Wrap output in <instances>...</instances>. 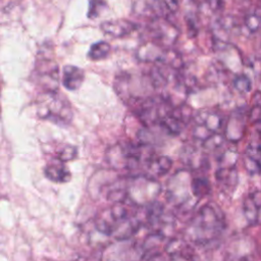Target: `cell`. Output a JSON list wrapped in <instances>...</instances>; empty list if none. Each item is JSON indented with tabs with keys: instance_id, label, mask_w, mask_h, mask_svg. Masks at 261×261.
Segmentation results:
<instances>
[{
	"instance_id": "obj_1",
	"label": "cell",
	"mask_w": 261,
	"mask_h": 261,
	"mask_svg": "<svg viewBox=\"0 0 261 261\" xmlns=\"http://www.w3.org/2000/svg\"><path fill=\"white\" fill-rule=\"evenodd\" d=\"M37 113L41 118L61 125L70 123L73 117L70 103L58 90L44 91L38 100Z\"/></svg>"
},
{
	"instance_id": "obj_2",
	"label": "cell",
	"mask_w": 261,
	"mask_h": 261,
	"mask_svg": "<svg viewBox=\"0 0 261 261\" xmlns=\"http://www.w3.org/2000/svg\"><path fill=\"white\" fill-rule=\"evenodd\" d=\"M219 228V218L214 209L207 205L200 209L196 216L191 220L186 229L189 242L195 244H205Z\"/></svg>"
},
{
	"instance_id": "obj_3",
	"label": "cell",
	"mask_w": 261,
	"mask_h": 261,
	"mask_svg": "<svg viewBox=\"0 0 261 261\" xmlns=\"http://www.w3.org/2000/svg\"><path fill=\"white\" fill-rule=\"evenodd\" d=\"M144 145L133 142H121L110 147L106 152V160L108 164L117 170L128 169L132 170L139 166Z\"/></svg>"
},
{
	"instance_id": "obj_4",
	"label": "cell",
	"mask_w": 261,
	"mask_h": 261,
	"mask_svg": "<svg viewBox=\"0 0 261 261\" xmlns=\"http://www.w3.org/2000/svg\"><path fill=\"white\" fill-rule=\"evenodd\" d=\"M191 180L188 170H180L169 178L166 189L167 200L178 210L186 212L191 211L195 205Z\"/></svg>"
},
{
	"instance_id": "obj_5",
	"label": "cell",
	"mask_w": 261,
	"mask_h": 261,
	"mask_svg": "<svg viewBox=\"0 0 261 261\" xmlns=\"http://www.w3.org/2000/svg\"><path fill=\"white\" fill-rule=\"evenodd\" d=\"M127 200L137 206H146L153 201L160 192V185L156 178L148 175L134 176L125 185Z\"/></svg>"
},
{
	"instance_id": "obj_6",
	"label": "cell",
	"mask_w": 261,
	"mask_h": 261,
	"mask_svg": "<svg viewBox=\"0 0 261 261\" xmlns=\"http://www.w3.org/2000/svg\"><path fill=\"white\" fill-rule=\"evenodd\" d=\"M149 33L152 37V41L165 48H171L179 36L177 27L167 17L163 16H157L151 21L149 25Z\"/></svg>"
},
{
	"instance_id": "obj_7",
	"label": "cell",
	"mask_w": 261,
	"mask_h": 261,
	"mask_svg": "<svg viewBox=\"0 0 261 261\" xmlns=\"http://www.w3.org/2000/svg\"><path fill=\"white\" fill-rule=\"evenodd\" d=\"M38 81L44 91L58 90V65L52 60H40L35 70Z\"/></svg>"
},
{
	"instance_id": "obj_8",
	"label": "cell",
	"mask_w": 261,
	"mask_h": 261,
	"mask_svg": "<svg viewBox=\"0 0 261 261\" xmlns=\"http://www.w3.org/2000/svg\"><path fill=\"white\" fill-rule=\"evenodd\" d=\"M167 49L154 41H148L138 48L136 56L142 62L162 63Z\"/></svg>"
},
{
	"instance_id": "obj_9",
	"label": "cell",
	"mask_w": 261,
	"mask_h": 261,
	"mask_svg": "<svg viewBox=\"0 0 261 261\" xmlns=\"http://www.w3.org/2000/svg\"><path fill=\"white\" fill-rule=\"evenodd\" d=\"M137 29L138 25L127 19H112L101 23V30L113 38H123L134 33Z\"/></svg>"
},
{
	"instance_id": "obj_10",
	"label": "cell",
	"mask_w": 261,
	"mask_h": 261,
	"mask_svg": "<svg viewBox=\"0 0 261 261\" xmlns=\"http://www.w3.org/2000/svg\"><path fill=\"white\" fill-rule=\"evenodd\" d=\"M172 166V160L164 155L150 156L146 160V171L148 176L156 178L166 174Z\"/></svg>"
},
{
	"instance_id": "obj_11",
	"label": "cell",
	"mask_w": 261,
	"mask_h": 261,
	"mask_svg": "<svg viewBox=\"0 0 261 261\" xmlns=\"http://www.w3.org/2000/svg\"><path fill=\"white\" fill-rule=\"evenodd\" d=\"M165 252L173 260L193 259L192 247L186 240L172 239L165 247Z\"/></svg>"
},
{
	"instance_id": "obj_12",
	"label": "cell",
	"mask_w": 261,
	"mask_h": 261,
	"mask_svg": "<svg viewBox=\"0 0 261 261\" xmlns=\"http://www.w3.org/2000/svg\"><path fill=\"white\" fill-rule=\"evenodd\" d=\"M65 162L55 159V161H51L44 168L45 176L54 182H67L71 178V174L64 164Z\"/></svg>"
},
{
	"instance_id": "obj_13",
	"label": "cell",
	"mask_w": 261,
	"mask_h": 261,
	"mask_svg": "<svg viewBox=\"0 0 261 261\" xmlns=\"http://www.w3.org/2000/svg\"><path fill=\"white\" fill-rule=\"evenodd\" d=\"M85 80L84 69L75 65H65L62 71V84L69 91H76Z\"/></svg>"
},
{
	"instance_id": "obj_14",
	"label": "cell",
	"mask_w": 261,
	"mask_h": 261,
	"mask_svg": "<svg viewBox=\"0 0 261 261\" xmlns=\"http://www.w3.org/2000/svg\"><path fill=\"white\" fill-rule=\"evenodd\" d=\"M180 161L190 169H198L203 165V156L192 146H186L180 152Z\"/></svg>"
},
{
	"instance_id": "obj_15",
	"label": "cell",
	"mask_w": 261,
	"mask_h": 261,
	"mask_svg": "<svg viewBox=\"0 0 261 261\" xmlns=\"http://www.w3.org/2000/svg\"><path fill=\"white\" fill-rule=\"evenodd\" d=\"M155 11L158 12V16L169 17L178 9V1L177 0H154Z\"/></svg>"
},
{
	"instance_id": "obj_16",
	"label": "cell",
	"mask_w": 261,
	"mask_h": 261,
	"mask_svg": "<svg viewBox=\"0 0 261 261\" xmlns=\"http://www.w3.org/2000/svg\"><path fill=\"white\" fill-rule=\"evenodd\" d=\"M111 51L109 43L105 41H99L94 43L88 52V56L92 60H102L106 58Z\"/></svg>"
},
{
	"instance_id": "obj_17",
	"label": "cell",
	"mask_w": 261,
	"mask_h": 261,
	"mask_svg": "<svg viewBox=\"0 0 261 261\" xmlns=\"http://www.w3.org/2000/svg\"><path fill=\"white\" fill-rule=\"evenodd\" d=\"M191 189L194 197L196 199H200L209 193L210 186L206 178L196 177L191 180Z\"/></svg>"
},
{
	"instance_id": "obj_18",
	"label": "cell",
	"mask_w": 261,
	"mask_h": 261,
	"mask_svg": "<svg viewBox=\"0 0 261 261\" xmlns=\"http://www.w3.org/2000/svg\"><path fill=\"white\" fill-rule=\"evenodd\" d=\"M77 155V149L75 146L72 145H62L59 147L58 150H56L55 153V158L63 161V162H67L70 160H73Z\"/></svg>"
}]
</instances>
